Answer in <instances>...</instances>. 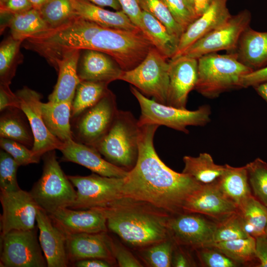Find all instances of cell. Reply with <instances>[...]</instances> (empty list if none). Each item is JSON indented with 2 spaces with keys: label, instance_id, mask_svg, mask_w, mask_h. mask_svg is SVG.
I'll list each match as a JSON object with an SVG mask.
<instances>
[{
  "label": "cell",
  "instance_id": "cell-43",
  "mask_svg": "<svg viewBox=\"0 0 267 267\" xmlns=\"http://www.w3.org/2000/svg\"><path fill=\"white\" fill-rule=\"evenodd\" d=\"M200 265L204 267H237L240 266L217 248L206 246L195 250Z\"/></svg>",
  "mask_w": 267,
  "mask_h": 267
},
{
  "label": "cell",
  "instance_id": "cell-46",
  "mask_svg": "<svg viewBox=\"0 0 267 267\" xmlns=\"http://www.w3.org/2000/svg\"><path fill=\"white\" fill-rule=\"evenodd\" d=\"M112 251L118 265L120 267H141V263L124 246L113 240Z\"/></svg>",
  "mask_w": 267,
  "mask_h": 267
},
{
  "label": "cell",
  "instance_id": "cell-7",
  "mask_svg": "<svg viewBox=\"0 0 267 267\" xmlns=\"http://www.w3.org/2000/svg\"><path fill=\"white\" fill-rule=\"evenodd\" d=\"M130 90L140 106L139 126L145 124L165 126L188 134V126H204L210 121L209 105L201 106L195 110L179 109L150 99L134 87L131 86Z\"/></svg>",
  "mask_w": 267,
  "mask_h": 267
},
{
  "label": "cell",
  "instance_id": "cell-40",
  "mask_svg": "<svg viewBox=\"0 0 267 267\" xmlns=\"http://www.w3.org/2000/svg\"><path fill=\"white\" fill-rule=\"evenodd\" d=\"M142 10L162 23L174 36L180 39L184 31L175 20L163 0H138Z\"/></svg>",
  "mask_w": 267,
  "mask_h": 267
},
{
  "label": "cell",
  "instance_id": "cell-23",
  "mask_svg": "<svg viewBox=\"0 0 267 267\" xmlns=\"http://www.w3.org/2000/svg\"><path fill=\"white\" fill-rule=\"evenodd\" d=\"M78 65L80 81H91L110 83L119 80L123 71L109 55L102 52L85 49Z\"/></svg>",
  "mask_w": 267,
  "mask_h": 267
},
{
  "label": "cell",
  "instance_id": "cell-51",
  "mask_svg": "<svg viewBox=\"0 0 267 267\" xmlns=\"http://www.w3.org/2000/svg\"><path fill=\"white\" fill-rule=\"evenodd\" d=\"M266 82H267V65L253 71L244 76L242 81V88L255 87Z\"/></svg>",
  "mask_w": 267,
  "mask_h": 267
},
{
  "label": "cell",
  "instance_id": "cell-11",
  "mask_svg": "<svg viewBox=\"0 0 267 267\" xmlns=\"http://www.w3.org/2000/svg\"><path fill=\"white\" fill-rule=\"evenodd\" d=\"M37 229L13 230L0 236V267H47Z\"/></svg>",
  "mask_w": 267,
  "mask_h": 267
},
{
  "label": "cell",
  "instance_id": "cell-8",
  "mask_svg": "<svg viewBox=\"0 0 267 267\" xmlns=\"http://www.w3.org/2000/svg\"><path fill=\"white\" fill-rule=\"evenodd\" d=\"M153 47L144 60L134 69L123 71L119 80L134 86L143 95L167 105L169 85V63Z\"/></svg>",
  "mask_w": 267,
  "mask_h": 267
},
{
  "label": "cell",
  "instance_id": "cell-2",
  "mask_svg": "<svg viewBox=\"0 0 267 267\" xmlns=\"http://www.w3.org/2000/svg\"><path fill=\"white\" fill-rule=\"evenodd\" d=\"M102 208L108 229L133 247L140 249L169 238L171 215L149 203L122 197Z\"/></svg>",
  "mask_w": 267,
  "mask_h": 267
},
{
  "label": "cell",
  "instance_id": "cell-54",
  "mask_svg": "<svg viewBox=\"0 0 267 267\" xmlns=\"http://www.w3.org/2000/svg\"><path fill=\"white\" fill-rule=\"evenodd\" d=\"M214 0H194L195 12L197 18L210 6Z\"/></svg>",
  "mask_w": 267,
  "mask_h": 267
},
{
  "label": "cell",
  "instance_id": "cell-53",
  "mask_svg": "<svg viewBox=\"0 0 267 267\" xmlns=\"http://www.w3.org/2000/svg\"><path fill=\"white\" fill-rule=\"evenodd\" d=\"M77 267H110L114 266L111 263L99 259H89L74 263Z\"/></svg>",
  "mask_w": 267,
  "mask_h": 267
},
{
  "label": "cell",
  "instance_id": "cell-10",
  "mask_svg": "<svg viewBox=\"0 0 267 267\" xmlns=\"http://www.w3.org/2000/svg\"><path fill=\"white\" fill-rule=\"evenodd\" d=\"M77 188V198L70 208H104L123 197L124 178L108 177L93 173L87 176H68Z\"/></svg>",
  "mask_w": 267,
  "mask_h": 267
},
{
  "label": "cell",
  "instance_id": "cell-24",
  "mask_svg": "<svg viewBox=\"0 0 267 267\" xmlns=\"http://www.w3.org/2000/svg\"><path fill=\"white\" fill-rule=\"evenodd\" d=\"M80 50H74L65 54L57 63L56 70L58 79L48 101L53 102L72 101L76 88L80 82L78 75V65Z\"/></svg>",
  "mask_w": 267,
  "mask_h": 267
},
{
  "label": "cell",
  "instance_id": "cell-22",
  "mask_svg": "<svg viewBox=\"0 0 267 267\" xmlns=\"http://www.w3.org/2000/svg\"><path fill=\"white\" fill-rule=\"evenodd\" d=\"M228 0H213L208 9L185 30L179 39L177 51L171 59L182 55L193 44L231 17L227 7Z\"/></svg>",
  "mask_w": 267,
  "mask_h": 267
},
{
  "label": "cell",
  "instance_id": "cell-42",
  "mask_svg": "<svg viewBox=\"0 0 267 267\" xmlns=\"http://www.w3.org/2000/svg\"><path fill=\"white\" fill-rule=\"evenodd\" d=\"M19 166L6 152L0 151V191L12 192L21 188L17 179V172Z\"/></svg>",
  "mask_w": 267,
  "mask_h": 267
},
{
  "label": "cell",
  "instance_id": "cell-31",
  "mask_svg": "<svg viewBox=\"0 0 267 267\" xmlns=\"http://www.w3.org/2000/svg\"><path fill=\"white\" fill-rule=\"evenodd\" d=\"M0 112V137L16 141L27 147L33 146L34 136L23 118L22 111L17 108H8Z\"/></svg>",
  "mask_w": 267,
  "mask_h": 267
},
{
  "label": "cell",
  "instance_id": "cell-29",
  "mask_svg": "<svg viewBox=\"0 0 267 267\" xmlns=\"http://www.w3.org/2000/svg\"><path fill=\"white\" fill-rule=\"evenodd\" d=\"M140 30L156 48L166 58L171 59L176 54L179 39L172 35L159 20L142 10Z\"/></svg>",
  "mask_w": 267,
  "mask_h": 267
},
{
  "label": "cell",
  "instance_id": "cell-3",
  "mask_svg": "<svg viewBox=\"0 0 267 267\" xmlns=\"http://www.w3.org/2000/svg\"><path fill=\"white\" fill-rule=\"evenodd\" d=\"M198 59V80L195 89L208 98L242 88L244 76L253 70L241 63L235 52H213Z\"/></svg>",
  "mask_w": 267,
  "mask_h": 267
},
{
  "label": "cell",
  "instance_id": "cell-49",
  "mask_svg": "<svg viewBox=\"0 0 267 267\" xmlns=\"http://www.w3.org/2000/svg\"><path fill=\"white\" fill-rule=\"evenodd\" d=\"M196 264L192 257L182 246L175 243L172 254V267H196Z\"/></svg>",
  "mask_w": 267,
  "mask_h": 267
},
{
  "label": "cell",
  "instance_id": "cell-6",
  "mask_svg": "<svg viewBox=\"0 0 267 267\" xmlns=\"http://www.w3.org/2000/svg\"><path fill=\"white\" fill-rule=\"evenodd\" d=\"M42 157V176L30 192L39 206L50 215L58 209L70 208L76 199L77 191L61 169L55 150Z\"/></svg>",
  "mask_w": 267,
  "mask_h": 267
},
{
  "label": "cell",
  "instance_id": "cell-59",
  "mask_svg": "<svg viewBox=\"0 0 267 267\" xmlns=\"http://www.w3.org/2000/svg\"><path fill=\"white\" fill-rule=\"evenodd\" d=\"M265 234L266 235V236L267 237V225L265 228Z\"/></svg>",
  "mask_w": 267,
  "mask_h": 267
},
{
  "label": "cell",
  "instance_id": "cell-35",
  "mask_svg": "<svg viewBox=\"0 0 267 267\" xmlns=\"http://www.w3.org/2000/svg\"><path fill=\"white\" fill-rule=\"evenodd\" d=\"M210 245L217 248L240 266L253 265L258 267L259 265L256 254V238L254 237L216 242Z\"/></svg>",
  "mask_w": 267,
  "mask_h": 267
},
{
  "label": "cell",
  "instance_id": "cell-30",
  "mask_svg": "<svg viewBox=\"0 0 267 267\" xmlns=\"http://www.w3.org/2000/svg\"><path fill=\"white\" fill-rule=\"evenodd\" d=\"M0 15L7 18L5 25L10 29L11 36L23 42L49 29L39 10L34 8L17 13Z\"/></svg>",
  "mask_w": 267,
  "mask_h": 267
},
{
  "label": "cell",
  "instance_id": "cell-55",
  "mask_svg": "<svg viewBox=\"0 0 267 267\" xmlns=\"http://www.w3.org/2000/svg\"><path fill=\"white\" fill-rule=\"evenodd\" d=\"M100 6H109L115 10H120L121 5L117 0H87Z\"/></svg>",
  "mask_w": 267,
  "mask_h": 267
},
{
  "label": "cell",
  "instance_id": "cell-33",
  "mask_svg": "<svg viewBox=\"0 0 267 267\" xmlns=\"http://www.w3.org/2000/svg\"><path fill=\"white\" fill-rule=\"evenodd\" d=\"M237 213L249 235L256 238L265 234L267 225V206L252 195L238 207Z\"/></svg>",
  "mask_w": 267,
  "mask_h": 267
},
{
  "label": "cell",
  "instance_id": "cell-15",
  "mask_svg": "<svg viewBox=\"0 0 267 267\" xmlns=\"http://www.w3.org/2000/svg\"><path fill=\"white\" fill-rule=\"evenodd\" d=\"M15 93L19 100V108L26 117L34 136L33 152L42 157L49 151L59 150L63 142L53 135L45 124L41 109V95L27 87Z\"/></svg>",
  "mask_w": 267,
  "mask_h": 267
},
{
  "label": "cell",
  "instance_id": "cell-27",
  "mask_svg": "<svg viewBox=\"0 0 267 267\" xmlns=\"http://www.w3.org/2000/svg\"><path fill=\"white\" fill-rule=\"evenodd\" d=\"M72 101L41 102L42 114L49 132L62 142L73 139L71 128Z\"/></svg>",
  "mask_w": 267,
  "mask_h": 267
},
{
  "label": "cell",
  "instance_id": "cell-25",
  "mask_svg": "<svg viewBox=\"0 0 267 267\" xmlns=\"http://www.w3.org/2000/svg\"><path fill=\"white\" fill-rule=\"evenodd\" d=\"M235 52L239 60L253 71L267 65V32L248 27L241 34Z\"/></svg>",
  "mask_w": 267,
  "mask_h": 267
},
{
  "label": "cell",
  "instance_id": "cell-44",
  "mask_svg": "<svg viewBox=\"0 0 267 267\" xmlns=\"http://www.w3.org/2000/svg\"><path fill=\"white\" fill-rule=\"evenodd\" d=\"M1 149L8 153L19 166L38 163L41 157L36 155L32 149L14 140L0 138Z\"/></svg>",
  "mask_w": 267,
  "mask_h": 267
},
{
  "label": "cell",
  "instance_id": "cell-41",
  "mask_svg": "<svg viewBox=\"0 0 267 267\" xmlns=\"http://www.w3.org/2000/svg\"><path fill=\"white\" fill-rule=\"evenodd\" d=\"M250 236L246 232L237 212L217 222L213 243L245 238Z\"/></svg>",
  "mask_w": 267,
  "mask_h": 267
},
{
  "label": "cell",
  "instance_id": "cell-26",
  "mask_svg": "<svg viewBox=\"0 0 267 267\" xmlns=\"http://www.w3.org/2000/svg\"><path fill=\"white\" fill-rule=\"evenodd\" d=\"M74 5L77 15L103 27L128 30L138 28L122 10L109 11L87 0H74Z\"/></svg>",
  "mask_w": 267,
  "mask_h": 267
},
{
  "label": "cell",
  "instance_id": "cell-16",
  "mask_svg": "<svg viewBox=\"0 0 267 267\" xmlns=\"http://www.w3.org/2000/svg\"><path fill=\"white\" fill-rule=\"evenodd\" d=\"M237 206L224 194L217 181L202 186L186 201L184 212L195 213L217 222L237 212Z\"/></svg>",
  "mask_w": 267,
  "mask_h": 267
},
{
  "label": "cell",
  "instance_id": "cell-4",
  "mask_svg": "<svg viewBox=\"0 0 267 267\" xmlns=\"http://www.w3.org/2000/svg\"><path fill=\"white\" fill-rule=\"evenodd\" d=\"M153 47L139 28L128 30L102 27L89 42L86 49L106 53L123 71H128L139 65Z\"/></svg>",
  "mask_w": 267,
  "mask_h": 267
},
{
  "label": "cell",
  "instance_id": "cell-48",
  "mask_svg": "<svg viewBox=\"0 0 267 267\" xmlns=\"http://www.w3.org/2000/svg\"><path fill=\"white\" fill-rule=\"evenodd\" d=\"M32 8L29 0H0V15L17 13Z\"/></svg>",
  "mask_w": 267,
  "mask_h": 267
},
{
  "label": "cell",
  "instance_id": "cell-58",
  "mask_svg": "<svg viewBox=\"0 0 267 267\" xmlns=\"http://www.w3.org/2000/svg\"><path fill=\"white\" fill-rule=\"evenodd\" d=\"M187 6L192 14L196 18L194 9V0H184Z\"/></svg>",
  "mask_w": 267,
  "mask_h": 267
},
{
  "label": "cell",
  "instance_id": "cell-28",
  "mask_svg": "<svg viewBox=\"0 0 267 267\" xmlns=\"http://www.w3.org/2000/svg\"><path fill=\"white\" fill-rule=\"evenodd\" d=\"M217 182L224 194L238 207L252 195L246 166L234 167L225 164Z\"/></svg>",
  "mask_w": 267,
  "mask_h": 267
},
{
  "label": "cell",
  "instance_id": "cell-5",
  "mask_svg": "<svg viewBox=\"0 0 267 267\" xmlns=\"http://www.w3.org/2000/svg\"><path fill=\"white\" fill-rule=\"evenodd\" d=\"M140 126L130 111L119 110L108 132L94 146L110 163L128 171L138 155Z\"/></svg>",
  "mask_w": 267,
  "mask_h": 267
},
{
  "label": "cell",
  "instance_id": "cell-14",
  "mask_svg": "<svg viewBox=\"0 0 267 267\" xmlns=\"http://www.w3.org/2000/svg\"><path fill=\"white\" fill-rule=\"evenodd\" d=\"M2 207L0 236L13 230L34 228L39 206L30 192L21 189L12 192L0 191Z\"/></svg>",
  "mask_w": 267,
  "mask_h": 267
},
{
  "label": "cell",
  "instance_id": "cell-37",
  "mask_svg": "<svg viewBox=\"0 0 267 267\" xmlns=\"http://www.w3.org/2000/svg\"><path fill=\"white\" fill-rule=\"evenodd\" d=\"M39 11L49 29L57 27L77 15L74 0H48Z\"/></svg>",
  "mask_w": 267,
  "mask_h": 267
},
{
  "label": "cell",
  "instance_id": "cell-38",
  "mask_svg": "<svg viewBox=\"0 0 267 267\" xmlns=\"http://www.w3.org/2000/svg\"><path fill=\"white\" fill-rule=\"evenodd\" d=\"M175 243L170 237L162 241L139 249L138 254L147 266L172 267Z\"/></svg>",
  "mask_w": 267,
  "mask_h": 267
},
{
  "label": "cell",
  "instance_id": "cell-52",
  "mask_svg": "<svg viewBox=\"0 0 267 267\" xmlns=\"http://www.w3.org/2000/svg\"><path fill=\"white\" fill-rule=\"evenodd\" d=\"M256 238V254L259 261L258 267H267V237L265 234Z\"/></svg>",
  "mask_w": 267,
  "mask_h": 267
},
{
  "label": "cell",
  "instance_id": "cell-45",
  "mask_svg": "<svg viewBox=\"0 0 267 267\" xmlns=\"http://www.w3.org/2000/svg\"><path fill=\"white\" fill-rule=\"evenodd\" d=\"M177 22L184 31L196 18L190 11L184 0H163Z\"/></svg>",
  "mask_w": 267,
  "mask_h": 267
},
{
  "label": "cell",
  "instance_id": "cell-57",
  "mask_svg": "<svg viewBox=\"0 0 267 267\" xmlns=\"http://www.w3.org/2000/svg\"><path fill=\"white\" fill-rule=\"evenodd\" d=\"M48 0H29L33 8L39 9Z\"/></svg>",
  "mask_w": 267,
  "mask_h": 267
},
{
  "label": "cell",
  "instance_id": "cell-50",
  "mask_svg": "<svg viewBox=\"0 0 267 267\" xmlns=\"http://www.w3.org/2000/svg\"><path fill=\"white\" fill-rule=\"evenodd\" d=\"M8 108L20 109L19 98L12 92L9 86L0 85V111Z\"/></svg>",
  "mask_w": 267,
  "mask_h": 267
},
{
  "label": "cell",
  "instance_id": "cell-34",
  "mask_svg": "<svg viewBox=\"0 0 267 267\" xmlns=\"http://www.w3.org/2000/svg\"><path fill=\"white\" fill-rule=\"evenodd\" d=\"M109 83L81 81L72 103L71 119L98 102L108 91Z\"/></svg>",
  "mask_w": 267,
  "mask_h": 267
},
{
  "label": "cell",
  "instance_id": "cell-56",
  "mask_svg": "<svg viewBox=\"0 0 267 267\" xmlns=\"http://www.w3.org/2000/svg\"><path fill=\"white\" fill-rule=\"evenodd\" d=\"M257 93L264 99L267 104V82L254 87Z\"/></svg>",
  "mask_w": 267,
  "mask_h": 267
},
{
  "label": "cell",
  "instance_id": "cell-17",
  "mask_svg": "<svg viewBox=\"0 0 267 267\" xmlns=\"http://www.w3.org/2000/svg\"><path fill=\"white\" fill-rule=\"evenodd\" d=\"M169 85L167 105L186 109L188 95L198 80V59L184 55L169 61Z\"/></svg>",
  "mask_w": 267,
  "mask_h": 267
},
{
  "label": "cell",
  "instance_id": "cell-32",
  "mask_svg": "<svg viewBox=\"0 0 267 267\" xmlns=\"http://www.w3.org/2000/svg\"><path fill=\"white\" fill-rule=\"evenodd\" d=\"M184 166L182 173L188 175L202 185L217 181L222 175L225 165L216 164L208 153H200L198 156H185Z\"/></svg>",
  "mask_w": 267,
  "mask_h": 267
},
{
  "label": "cell",
  "instance_id": "cell-20",
  "mask_svg": "<svg viewBox=\"0 0 267 267\" xmlns=\"http://www.w3.org/2000/svg\"><path fill=\"white\" fill-rule=\"evenodd\" d=\"M59 150L62 154V161L78 164L99 175L124 178L128 174V171L103 158L94 147L73 139L63 142Z\"/></svg>",
  "mask_w": 267,
  "mask_h": 267
},
{
  "label": "cell",
  "instance_id": "cell-13",
  "mask_svg": "<svg viewBox=\"0 0 267 267\" xmlns=\"http://www.w3.org/2000/svg\"><path fill=\"white\" fill-rule=\"evenodd\" d=\"M217 225V221L203 215L182 212L171 215L167 229L175 244L195 250L214 242Z\"/></svg>",
  "mask_w": 267,
  "mask_h": 267
},
{
  "label": "cell",
  "instance_id": "cell-21",
  "mask_svg": "<svg viewBox=\"0 0 267 267\" xmlns=\"http://www.w3.org/2000/svg\"><path fill=\"white\" fill-rule=\"evenodd\" d=\"M36 222L39 240L48 267H66L69 265L66 252V235L41 208Z\"/></svg>",
  "mask_w": 267,
  "mask_h": 267
},
{
  "label": "cell",
  "instance_id": "cell-47",
  "mask_svg": "<svg viewBox=\"0 0 267 267\" xmlns=\"http://www.w3.org/2000/svg\"><path fill=\"white\" fill-rule=\"evenodd\" d=\"M121 9L129 17L132 22L140 29L142 10L138 0H117Z\"/></svg>",
  "mask_w": 267,
  "mask_h": 267
},
{
  "label": "cell",
  "instance_id": "cell-1",
  "mask_svg": "<svg viewBox=\"0 0 267 267\" xmlns=\"http://www.w3.org/2000/svg\"><path fill=\"white\" fill-rule=\"evenodd\" d=\"M159 127L140 126L137 160L124 178L122 193L123 197L146 202L174 215L184 212L186 201L202 184L188 175L174 171L160 159L153 143Z\"/></svg>",
  "mask_w": 267,
  "mask_h": 267
},
{
  "label": "cell",
  "instance_id": "cell-9",
  "mask_svg": "<svg viewBox=\"0 0 267 267\" xmlns=\"http://www.w3.org/2000/svg\"><path fill=\"white\" fill-rule=\"evenodd\" d=\"M118 110L116 96L109 90L95 104L72 119L73 139L94 147L109 131Z\"/></svg>",
  "mask_w": 267,
  "mask_h": 267
},
{
  "label": "cell",
  "instance_id": "cell-39",
  "mask_svg": "<svg viewBox=\"0 0 267 267\" xmlns=\"http://www.w3.org/2000/svg\"><path fill=\"white\" fill-rule=\"evenodd\" d=\"M245 166L252 195L267 206V163L257 158Z\"/></svg>",
  "mask_w": 267,
  "mask_h": 267
},
{
  "label": "cell",
  "instance_id": "cell-18",
  "mask_svg": "<svg viewBox=\"0 0 267 267\" xmlns=\"http://www.w3.org/2000/svg\"><path fill=\"white\" fill-rule=\"evenodd\" d=\"M53 223L65 234L107 232V218L102 208L58 209L49 215Z\"/></svg>",
  "mask_w": 267,
  "mask_h": 267
},
{
  "label": "cell",
  "instance_id": "cell-19",
  "mask_svg": "<svg viewBox=\"0 0 267 267\" xmlns=\"http://www.w3.org/2000/svg\"><path fill=\"white\" fill-rule=\"evenodd\" d=\"M66 252L69 262L89 259L106 260L114 265L113 239L106 232L81 233L66 235Z\"/></svg>",
  "mask_w": 267,
  "mask_h": 267
},
{
  "label": "cell",
  "instance_id": "cell-12",
  "mask_svg": "<svg viewBox=\"0 0 267 267\" xmlns=\"http://www.w3.org/2000/svg\"><path fill=\"white\" fill-rule=\"evenodd\" d=\"M251 20V13L247 9L231 15L224 23L193 44L182 55L198 59L204 55L221 50L235 52L239 38L249 27Z\"/></svg>",
  "mask_w": 267,
  "mask_h": 267
},
{
  "label": "cell",
  "instance_id": "cell-36",
  "mask_svg": "<svg viewBox=\"0 0 267 267\" xmlns=\"http://www.w3.org/2000/svg\"><path fill=\"white\" fill-rule=\"evenodd\" d=\"M23 41L11 35L0 46V85L9 86L18 65L22 61L20 47Z\"/></svg>",
  "mask_w": 267,
  "mask_h": 267
}]
</instances>
